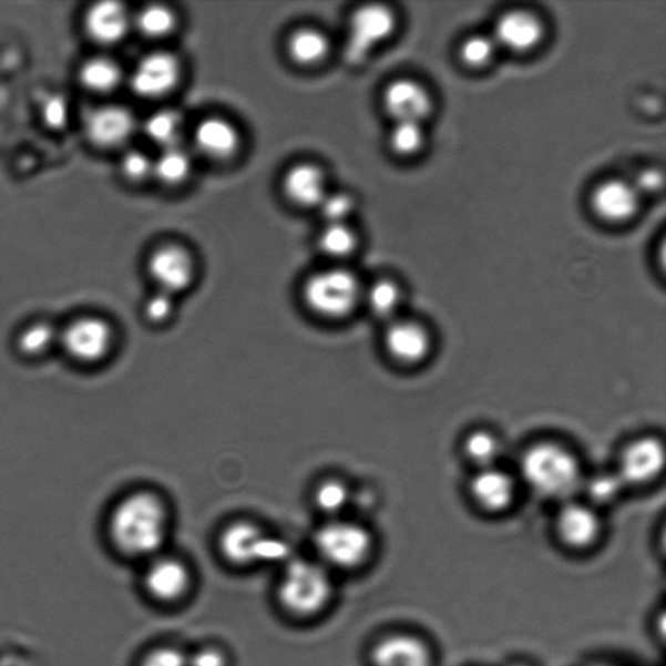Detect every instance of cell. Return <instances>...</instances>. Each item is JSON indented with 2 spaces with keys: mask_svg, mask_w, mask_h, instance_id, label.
<instances>
[{
  "mask_svg": "<svg viewBox=\"0 0 666 666\" xmlns=\"http://www.w3.org/2000/svg\"><path fill=\"white\" fill-rule=\"evenodd\" d=\"M168 533V508L161 496L150 491L124 498L109 521L111 545L126 559L152 560L161 555Z\"/></svg>",
  "mask_w": 666,
  "mask_h": 666,
  "instance_id": "1",
  "label": "cell"
},
{
  "mask_svg": "<svg viewBox=\"0 0 666 666\" xmlns=\"http://www.w3.org/2000/svg\"><path fill=\"white\" fill-rule=\"evenodd\" d=\"M520 473L531 491L551 500H571L585 479L578 455L550 440L539 441L522 453Z\"/></svg>",
  "mask_w": 666,
  "mask_h": 666,
  "instance_id": "2",
  "label": "cell"
},
{
  "mask_svg": "<svg viewBox=\"0 0 666 666\" xmlns=\"http://www.w3.org/2000/svg\"><path fill=\"white\" fill-rule=\"evenodd\" d=\"M334 596V573L317 559L291 557L283 565L278 598L289 616L318 617L331 605Z\"/></svg>",
  "mask_w": 666,
  "mask_h": 666,
  "instance_id": "3",
  "label": "cell"
},
{
  "mask_svg": "<svg viewBox=\"0 0 666 666\" xmlns=\"http://www.w3.org/2000/svg\"><path fill=\"white\" fill-rule=\"evenodd\" d=\"M317 560L334 573L354 572L369 563L376 549L371 531L361 523L327 520L312 536Z\"/></svg>",
  "mask_w": 666,
  "mask_h": 666,
  "instance_id": "4",
  "label": "cell"
},
{
  "mask_svg": "<svg viewBox=\"0 0 666 666\" xmlns=\"http://www.w3.org/2000/svg\"><path fill=\"white\" fill-rule=\"evenodd\" d=\"M221 555L230 565L253 567L288 563L289 545L266 533L256 523L236 521L222 530L218 539Z\"/></svg>",
  "mask_w": 666,
  "mask_h": 666,
  "instance_id": "5",
  "label": "cell"
},
{
  "mask_svg": "<svg viewBox=\"0 0 666 666\" xmlns=\"http://www.w3.org/2000/svg\"><path fill=\"white\" fill-rule=\"evenodd\" d=\"M303 298L312 314L328 320H340L354 312L362 298L355 274L329 268L314 274L304 284Z\"/></svg>",
  "mask_w": 666,
  "mask_h": 666,
  "instance_id": "6",
  "label": "cell"
},
{
  "mask_svg": "<svg viewBox=\"0 0 666 666\" xmlns=\"http://www.w3.org/2000/svg\"><path fill=\"white\" fill-rule=\"evenodd\" d=\"M395 14L385 6L370 4L351 17L346 44V59L351 65L361 64L380 43L391 37Z\"/></svg>",
  "mask_w": 666,
  "mask_h": 666,
  "instance_id": "7",
  "label": "cell"
},
{
  "mask_svg": "<svg viewBox=\"0 0 666 666\" xmlns=\"http://www.w3.org/2000/svg\"><path fill=\"white\" fill-rule=\"evenodd\" d=\"M142 586L156 603L174 605L189 595L193 574L183 560L158 555L148 560Z\"/></svg>",
  "mask_w": 666,
  "mask_h": 666,
  "instance_id": "8",
  "label": "cell"
},
{
  "mask_svg": "<svg viewBox=\"0 0 666 666\" xmlns=\"http://www.w3.org/2000/svg\"><path fill=\"white\" fill-rule=\"evenodd\" d=\"M555 534L559 542L573 552L594 549L603 535L601 514L588 503L567 500L556 514Z\"/></svg>",
  "mask_w": 666,
  "mask_h": 666,
  "instance_id": "9",
  "label": "cell"
},
{
  "mask_svg": "<svg viewBox=\"0 0 666 666\" xmlns=\"http://www.w3.org/2000/svg\"><path fill=\"white\" fill-rule=\"evenodd\" d=\"M386 354L393 362L413 368L428 361L433 338L428 326L414 319L388 321L383 336Z\"/></svg>",
  "mask_w": 666,
  "mask_h": 666,
  "instance_id": "10",
  "label": "cell"
},
{
  "mask_svg": "<svg viewBox=\"0 0 666 666\" xmlns=\"http://www.w3.org/2000/svg\"><path fill=\"white\" fill-rule=\"evenodd\" d=\"M665 467V448L656 437H639L631 441L619 454L617 474L626 488L645 485L662 475Z\"/></svg>",
  "mask_w": 666,
  "mask_h": 666,
  "instance_id": "11",
  "label": "cell"
},
{
  "mask_svg": "<svg viewBox=\"0 0 666 666\" xmlns=\"http://www.w3.org/2000/svg\"><path fill=\"white\" fill-rule=\"evenodd\" d=\"M370 666H436V653L428 641L411 632H392L370 649Z\"/></svg>",
  "mask_w": 666,
  "mask_h": 666,
  "instance_id": "12",
  "label": "cell"
},
{
  "mask_svg": "<svg viewBox=\"0 0 666 666\" xmlns=\"http://www.w3.org/2000/svg\"><path fill=\"white\" fill-rule=\"evenodd\" d=\"M60 341L66 354L79 362L102 361L114 344V331L106 320L85 317L72 321L60 335Z\"/></svg>",
  "mask_w": 666,
  "mask_h": 666,
  "instance_id": "13",
  "label": "cell"
},
{
  "mask_svg": "<svg viewBox=\"0 0 666 666\" xmlns=\"http://www.w3.org/2000/svg\"><path fill=\"white\" fill-rule=\"evenodd\" d=\"M518 479L503 468L477 469L469 483V495L483 512H506L518 498Z\"/></svg>",
  "mask_w": 666,
  "mask_h": 666,
  "instance_id": "14",
  "label": "cell"
},
{
  "mask_svg": "<svg viewBox=\"0 0 666 666\" xmlns=\"http://www.w3.org/2000/svg\"><path fill=\"white\" fill-rule=\"evenodd\" d=\"M147 269L158 290L170 296L182 294L194 280L191 254L176 245L156 249L148 258Z\"/></svg>",
  "mask_w": 666,
  "mask_h": 666,
  "instance_id": "15",
  "label": "cell"
},
{
  "mask_svg": "<svg viewBox=\"0 0 666 666\" xmlns=\"http://www.w3.org/2000/svg\"><path fill=\"white\" fill-rule=\"evenodd\" d=\"M180 79V63L170 52H153L141 60L131 76V88L142 99H160L174 89Z\"/></svg>",
  "mask_w": 666,
  "mask_h": 666,
  "instance_id": "16",
  "label": "cell"
},
{
  "mask_svg": "<svg viewBox=\"0 0 666 666\" xmlns=\"http://www.w3.org/2000/svg\"><path fill=\"white\" fill-rule=\"evenodd\" d=\"M85 134L96 147H119L130 141L136 120L132 112L116 104L96 107L85 119Z\"/></svg>",
  "mask_w": 666,
  "mask_h": 666,
  "instance_id": "17",
  "label": "cell"
},
{
  "mask_svg": "<svg viewBox=\"0 0 666 666\" xmlns=\"http://www.w3.org/2000/svg\"><path fill=\"white\" fill-rule=\"evenodd\" d=\"M385 109L398 123L421 124L432 110L431 96L421 84L411 80H398L385 93Z\"/></svg>",
  "mask_w": 666,
  "mask_h": 666,
  "instance_id": "18",
  "label": "cell"
},
{
  "mask_svg": "<svg viewBox=\"0 0 666 666\" xmlns=\"http://www.w3.org/2000/svg\"><path fill=\"white\" fill-rule=\"evenodd\" d=\"M591 205L603 221L626 222L638 213L641 194L633 184L609 180L597 186L591 198Z\"/></svg>",
  "mask_w": 666,
  "mask_h": 666,
  "instance_id": "19",
  "label": "cell"
},
{
  "mask_svg": "<svg viewBox=\"0 0 666 666\" xmlns=\"http://www.w3.org/2000/svg\"><path fill=\"white\" fill-rule=\"evenodd\" d=\"M130 25V12L119 2H99L85 13L84 28L89 39L103 47L124 40Z\"/></svg>",
  "mask_w": 666,
  "mask_h": 666,
  "instance_id": "20",
  "label": "cell"
},
{
  "mask_svg": "<svg viewBox=\"0 0 666 666\" xmlns=\"http://www.w3.org/2000/svg\"><path fill=\"white\" fill-rule=\"evenodd\" d=\"M543 25L534 14L525 11L505 13L496 22L495 42L514 52L533 50L543 39Z\"/></svg>",
  "mask_w": 666,
  "mask_h": 666,
  "instance_id": "21",
  "label": "cell"
},
{
  "mask_svg": "<svg viewBox=\"0 0 666 666\" xmlns=\"http://www.w3.org/2000/svg\"><path fill=\"white\" fill-rule=\"evenodd\" d=\"M283 186L287 197L303 207L319 206L327 196L324 172L312 164H298L289 170Z\"/></svg>",
  "mask_w": 666,
  "mask_h": 666,
  "instance_id": "22",
  "label": "cell"
},
{
  "mask_svg": "<svg viewBox=\"0 0 666 666\" xmlns=\"http://www.w3.org/2000/svg\"><path fill=\"white\" fill-rule=\"evenodd\" d=\"M201 153L213 160H227L237 152L239 136L234 125L221 117L204 120L194 133Z\"/></svg>",
  "mask_w": 666,
  "mask_h": 666,
  "instance_id": "23",
  "label": "cell"
},
{
  "mask_svg": "<svg viewBox=\"0 0 666 666\" xmlns=\"http://www.w3.org/2000/svg\"><path fill=\"white\" fill-rule=\"evenodd\" d=\"M79 80L89 92L107 94L115 90L122 81V70L114 60L109 58H90L80 66Z\"/></svg>",
  "mask_w": 666,
  "mask_h": 666,
  "instance_id": "24",
  "label": "cell"
},
{
  "mask_svg": "<svg viewBox=\"0 0 666 666\" xmlns=\"http://www.w3.org/2000/svg\"><path fill=\"white\" fill-rule=\"evenodd\" d=\"M501 451L500 438L488 429L470 431L462 440V453L477 469L498 465Z\"/></svg>",
  "mask_w": 666,
  "mask_h": 666,
  "instance_id": "25",
  "label": "cell"
},
{
  "mask_svg": "<svg viewBox=\"0 0 666 666\" xmlns=\"http://www.w3.org/2000/svg\"><path fill=\"white\" fill-rule=\"evenodd\" d=\"M354 493L347 482L339 478H327L312 491V504L328 520L340 519L347 511Z\"/></svg>",
  "mask_w": 666,
  "mask_h": 666,
  "instance_id": "26",
  "label": "cell"
},
{
  "mask_svg": "<svg viewBox=\"0 0 666 666\" xmlns=\"http://www.w3.org/2000/svg\"><path fill=\"white\" fill-rule=\"evenodd\" d=\"M327 37L317 29H298L288 41L289 57L301 65L318 64L328 55Z\"/></svg>",
  "mask_w": 666,
  "mask_h": 666,
  "instance_id": "27",
  "label": "cell"
},
{
  "mask_svg": "<svg viewBox=\"0 0 666 666\" xmlns=\"http://www.w3.org/2000/svg\"><path fill=\"white\" fill-rule=\"evenodd\" d=\"M365 303L372 316L391 321L398 318L402 304V290L392 280H379L365 291Z\"/></svg>",
  "mask_w": 666,
  "mask_h": 666,
  "instance_id": "28",
  "label": "cell"
},
{
  "mask_svg": "<svg viewBox=\"0 0 666 666\" xmlns=\"http://www.w3.org/2000/svg\"><path fill=\"white\" fill-rule=\"evenodd\" d=\"M183 117L174 110H161L148 116L144 131L146 136L163 148L180 145L183 136Z\"/></svg>",
  "mask_w": 666,
  "mask_h": 666,
  "instance_id": "29",
  "label": "cell"
},
{
  "mask_svg": "<svg viewBox=\"0 0 666 666\" xmlns=\"http://www.w3.org/2000/svg\"><path fill=\"white\" fill-rule=\"evenodd\" d=\"M626 489V484L617 471H603V473L583 479L581 490L586 492L587 503L597 509L615 503Z\"/></svg>",
  "mask_w": 666,
  "mask_h": 666,
  "instance_id": "30",
  "label": "cell"
},
{
  "mask_svg": "<svg viewBox=\"0 0 666 666\" xmlns=\"http://www.w3.org/2000/svg\"><path fill=\"white\" fill-rule=\"evenodd\" d=\"M192 158L182 146L163 148L160 158L153 163V175L166 185H178L189 177Z\"/></svg>",
  "mask_w": 666,
  "mask_h": 666,
  "instance_id": "31",
  "label": "cell"
},
{
  "mask_svg": "<svg viewBox=\"0 0 666 666\" xmlns=\"http://www.w3.org/2000/svg\"><path fill=\"white\" fill-rule=\"evenodd\" d=\"M136 24L140 32L148 39H162L174 30L176 18L166 6L152 4L140 11Z\"/></svg>",
  "mask_w": 666,
  "mask_h": 666,
  "instance_id": "32",
  "label": "cell"
},
{
  "mask_svg": "<svg viewBox=\"0 0 666 666\" xmlns=\"http://www.w3.org/2000/svg\"><path fill=\"white\" fill-rule=\"evenodd\" d=\"M357 245L355 232L344 223L328 224L319 237L320 250L329 257L344 258L354 253Z\"/></svg>",
  "mask_w": 666,
  "mask_h": 666,
  "instance_id": "33",
  "label": "cell"
},
{
  "mask_svg": "<svg viewBox=\"0 0 666 666\" xmlns=\"http://www.w3.org/2000/svg\"><path fill=\"white\" fill-rule=\"evenodd\" d=\"M424 134L419 123L402 122L395 125L389 136V145L393 153L401 156L414 155L421 152Z\"/></svg>",
  "mask_w": 666,
  "mask_h": 666,
  "instance_id": "34",
  "label": "cell"
},
{
  "mask_svg": "<svg viewBox=\"0 0 666 666\" xmlns=\"http://www.w3.org/2000/svg\"><path fill=\"white\" fill-rule=\"evenodd\" d=\"M496 47L495 40H491L489 37L473 35L462 43L460 57L462 62L471 69H482L492 62L496 54Z\"/></svg>",
  "mask_w": 666,
  "mask_h": 666,
  "instance_id": "35",
  "label": "cell"
},
{
  "mask_svg": "<svg viewBox=\"0 0 666 666\" xmlns=\"http://www.w3.org/2000/svg\"><path fill=\"white\" fill-rule=\"evenodd\" d=\"M55 340L54 328L47 324L34 325L28 327L21 334L19 346L24 354L30 356L41 355L48 350L51 342Z\"/></svg>",
  "mask_w": 666,
  "mask_h": 666,
  "instance_id": "36",
  "label": "cell"
},
{
  "mask_svg": "<svg viewBox=\"0 0 666 666\" xmlns=\"http://www.w3.org/2000/svg\"><path fill=\"white\" fill-rule=\"evenodd\" d=\"M137 666H188V653L177 646H156L142 655Z\"/></svg>",
  "mask_w": 666,
  "mask_h": 666,
  "instance_id": "37",
  "label": "cell"
},
{
  "mask_svg": "<svg viewBox=\"0 0 666 666\" xmlns=\"http://www.w3.org/2000/svg\"><path fill=\"white\" fill-rule=\"evenodd\" d=\"M153 163L145 153L140 150H131L120 161V171L130 182L140 183L153 175Z\"/></svg>",
  "mask_w": 666,
  "mask_h": 666,
  "instance_id": "38",
  "label": "cell"
},
{
  "mask_svg": "<svg viewBox=\"0 0 666 666\" xmlns=\"http://www.w3.org/2000/svg\"><path fill=\"white\" fill-rule=\"evenodd\" d=\"M319 207L329 224L344 223L354 213L355 199L346 193H334L326 196Z\"/></svg>",
  "mask_w": 666,
  "mask_h": 666,
  "instance_id": "39",
  "label": "cell"
},
{
  "mask_svg": "<svg viewBox=\"0 0 666 666\" xmlns=\"http://www.w3.org/2000/svg\"><path fill=\"white\" fill-rule=\"evenodd\" d=\"M174 296L163 294V291L160 290L152 297H148L144 306L146 320L155 326L166 325L172 316H174Z\"/></svg>",
  "mask_w": 666,
  "mask_h": 666,
  "instance_id": "40",
  "label": "cell"
},
{
  "mask_svg": "<svg viewBox=\"0 0 666 666\" xmlns=\"http://www.w3.org/2000/svg\"><path fill=\"white\" fill-rule=\"evenodd\" d=\"M42 117L47 125L54 130H62L69 123L70 107L63 96L52 95L43 103Z\"/></svg>",
  "mask_w": 666,
  "mask_h": 666,
  "instance_id": "41",
  "label": "cell"
},
{
  "mask_svg": "<svg viewBox=\"0 0 666 666\" xmlns=\"http://www.w3.org/2000/svg\"><path fill=\"white\" fill-rule=\"evenodd\" d=\"M188 666H229V657L222 647L201 646L188 653Z\"/></svg>",
  "mask_w": 666,
  "mask_h": 666,
  "instance_id": "42",
  "label": "cell"
},
{
  "mask_svg": "<svg viewBox=\"0 0 666 666\" xmlns=\"http://www.w3.org/2000/svg\"><path fill=\"white\" fill-rule=\"evenodd\" d=\"M635 189L638 193L653 194L663 188V174L657 170H645L641 172L637 180H635Z\"/></svg>",
  "mask_w": 666,
  "mask_h": 666,
  "instance_id": "43",
  "label": "cell"
},
{
  "mask_svg": "<svg viewBox=\"0 0 666 666\" xmlns=\"http://www.w3.org/2000/svg\"><path fill=\"white\" fill-rule=\"evenodd\" d=\"M508 666H531V665H529L526 663H512V664H509Z\"/></svg>",
  "mask_w": 666,
  "mask_h": 666,
  "instance_id": "44",
  "label": "cell"
}]
</instances>
